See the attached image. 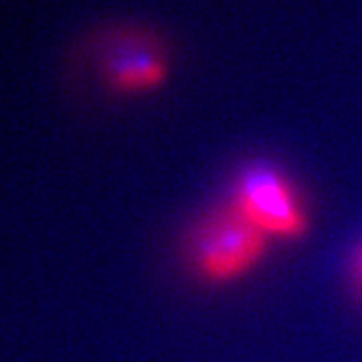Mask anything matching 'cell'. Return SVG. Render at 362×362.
<instances>
[{"instance_id":"obj_1","label":"cell","mask_w":362,"mask_h":362,"mask_svg":"<svg viewBox=\"0 0 362 362\" xmlns=\"http://www.w3.org/2000/svg\"><path fill=\"white\" fill-rule=\"evenodd\" d=\"M184 247L189 272L199 284L223 289L252 276L265 263L272 243L230 204H223L189 228Z\"/></svg>"},{"instance_id":"obj_2","label":"cell","mask_w":362,"mask_h":362,"mask_svg":"<svg viewBox=\"0 0 362 362\" xmlns=\"http://www.w3.org/2000/svg\"><path fill=\"white\" fill-rule=\"evenodd\" d=\"M96 78L116 100H140L158 94L171 81L173 63L155 32L134 24L110 26L94 45Z\"/></svg>"},{"instance_id":"obj_3","label":"cell","mask_w":362,"mask_h":362,"mask_svg":"<svg viewBox=\"0 0 362 362\" xmlns=\"http://www.w3.org/2000/svg\"><path fill=\"white\" fill-rule=\"evenodd\" d=\"M272 245L302 243L313 221L291 177L271 160H252L235 173L228 202Z\"/></svg>"},{"instance_id":"obj_4","label":"cell","mask_w":362,"mask_h":362,"mask_svg":"<svg viewBox=\"0 0 362 362\" xmlns=\"http://www.w3.org/2000/svg\"><path fill=\"white\" fill-rule=\"evenodd\" d=\"M351 276H354L355 281L362 287V243L358 245L357 250L351 256Z\"/></svg>"}]
</instances>
